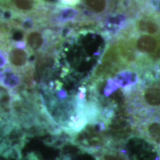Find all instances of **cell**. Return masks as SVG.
<instances>
[{
	"label": "cell",
	"instance_id": "6da1fadb",
	"mask_svg": "<svg viewBox=\"0 0 160 160\" xmlns=\"http://www.w3.org/2000/svg\"><path fill=\"white\" fill-rule=\"evenodd\" d=\"M73 142L79 148L92 154L111 147L109 138L105 133L102 122L86 124L79 131L74 133Z\"/></svg>",
	"mask_w": 160,
	"mask_h": 160
},
{
	"label": "cell",
	"instance_id": "7a4b0ae2",
	"mask_svg": "<svg viewBox=\"0 0 160 160\" xmlns=\"http://www.w3.org/2000/svg\"><path fill=\"white\" fill-rule=\"evenodd\" d=\"M137 134L154 146L160 152V113H148L134 120Z\"/></svg>",
	"mask_w": 160,
	"mask_h": 160
},
{
	"label": "cell",
	"instance_id": "3957f363",
	"mask_svg": "<svg viewBox=\"0 0 160 160\" xmlns=\"http://www.w3.org/2000/svg\"><path fill=\"white\" fill-rule=\"evenodd\" d=\"M40 28L31 29L25 32L23 41L29 53L33 54L51 52L55 45V38L49 29H39Z\"/></svg>",
	"mask_w": 160,
	"mask_h": 160
},
{
	"label": "cell",
	"instance_id": "277c9868",
	"mask_svg": "<svg viewBox=\"0 0 160 160\" xmlns=\"http://www.w3.org/2000/svg\"><path fill=\"white\" fill-rule=\"evenodd\" d=\"M30 56L24 41L13 42L7 52L8 64L20 76L31 64Z\"/></svg>",
	"mask_w": 160,
	"mask_h": 160
},
{
	"label": "cell",
	"instance_id": "5b68a950",
	"mask_svg": "<svg viewBox=\"0 0 160 160\" xmlns=\"http://www.w3.org/2000/svg\"><path fill=\"white\" fill-rule=\"evenodd\" d=\"M131 25L137 33L158 37L160 36V13L155 11H144Z\"/></svg>",
	"mask_w": 160,
	"mask_h": 160
},
{
	"label": "cell",
	"instance_id": "8992f818",
	"mask_svg": "<svg viewBox=\"0 0 160 160\" xmlns=\"http://www.w3.org/2000/svg\"><path fill=\"white\" fill-rule=\"evenodd\" d=\"M13 92L0 83V117L6 121H13L11 106Z\"/></svg>",
	"mask_w": 160,
	"mask_h": 160
},
{
	"label": "cell",
	"instance_id": "52a82bcc",
	"mask_svg": "<svg viewBox=\"0 0 160 160\" xmlns=\"http://www.w3.org/2000/svg\"><path fill=\"white\" fill-rule=\"evenodd\" d=\"M0 83L14 92L18 91L22 87L20 76L16 73L9 65L1 71Z\"/></svg>",
	"mask_w": 160,
	"mask_h": 160
},
{
	"label": "cell",
	"instance_id": "ba28073f",
	"mask_svg": "<svg viewBox=\"0 0 160 160\" xmlns=\"http://www.w3.org/2000/svg\"><path fill=\"white\" fill-rule=\"evenodd\" d=\"M83 5L95 17H102L108 14L112 2L111 0H83Z\"/></svg>",
	"mask_w": 160,
	"mask_h": 160
},
{
	"label": "cell",
	"instance_id": "9c48e42d",
	"mask_svg": "<svg viewBox=\"0 0 160 160\" xmlns=\"http://www.w3.org/2000/svg\"><path fill=\"white\" fill-rule=\"evenodd\" d=\"M97 160H129L127 155L113 148H108L96 153Z\"/></svg>",
	"mask_w": 160,
	"mask_h": 160
},
{
	"label": "cell",
	"instance_id": "30bf717a",
	"mask_svg": "<svg viewBox=\"0 0 160 160\" xmlns=\"http://www.w3.org/2000/svg\"><path fill=\"white\" fill-rule=\"evenodd\" d=\"M60 2H61L62 5L74 7L81 2V0H60Z\"/></svg>",
	"mask_w": 160,
	"mask_h": 160
},
{
	"label": "cell",
	"instance_id": "8fae6325",
	"mask_svg": "<svg viewBox=\"0 0 160 160\" xmlns=\"http://www.w3.org/2000/svg\"><path fill=\"white\" fill-rule=\"evenodd\" d=\"M0 6L9 8V0H0Z\"/></svg>",
	"mask_w": 160,
	"mask_h": 160
}]
</instances>
